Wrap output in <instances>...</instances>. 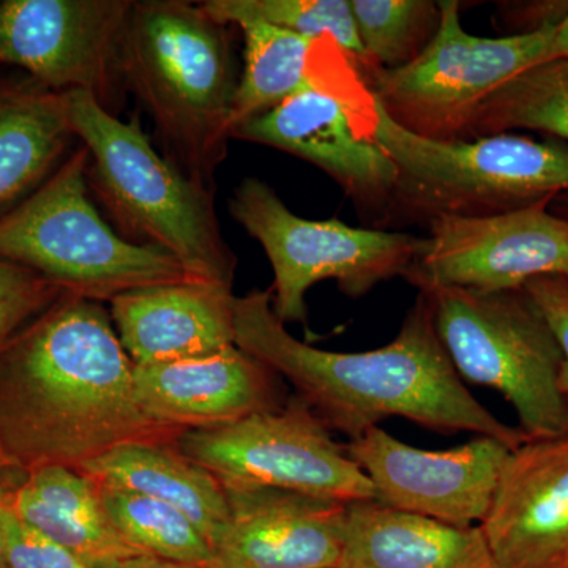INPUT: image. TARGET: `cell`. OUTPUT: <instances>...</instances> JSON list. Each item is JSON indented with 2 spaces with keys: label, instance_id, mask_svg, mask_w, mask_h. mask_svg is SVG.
Segmentation results:
<instances>
[{
  "label": "cell",
  "instance_id": "25",
  "mask_svg": "<svg viewBox=\"0 0 568 568\" xmlns=\"http://www.w3.org/2000/svg\"><path fill=\"white\" fill-rule=\"evenodd\" d=\"M99 491L112 526L141 555L200 567L211 560L207 538L178 508L125 489Z\"/></svg>",
  "mask_w": 568,
  "mask_h": 568
},
{
  "label": "cell",
  "instance_id": "16",
  "mask_svg": "<svg viewBox=\"0 0 568 568\" xmlns=\"http://www.w3.org/2000/svg\"><path fill=\"white\" fill-rule=\"evenodd\" d=\"M231 517L203 568H338L345 504L263 487H224Z\"/></svg>",
  "mask_w": 568,
  "mask_h": 568
},
{
  "label": "cell",
  "instance_id": "20",
  "mask_svg": "<svg viewBox=\"0 0 568 568\" xmlns=\"http://www.w3.org/2000/svg\"><path fill=\"white\" fill-rule=\"evenodd\" d=\"M338 568H495L480 526L458 528L377 500L347 504Z\"/></svg>",
  "mask_w": 568,
  "mask_h": 568
},
{
  "label": "cell",
  "instance_id": "11",
  "mask_svg": "<svg viewBox=\"0 0 568 568\" xmlns=\"http://www.w3.org/2000/svg\"><path fill=\"white\" fill-rule=\"evenodd\" d=\"M375 93L317 89L235 126L233 140L254 142L320 168L353 201L373 230L396 222L398 168L373 138Z\"/></svg>",
  "mask_w": 568,
  "mask_h": 568
},
{
  "label": "cell",
  "instance_id": "34",
  "mask_svg": "<svg viewBox=\"0 0 568 568\" xmlns=\"http://www.w3.org/2000/svg\"><path fill=\"white\" fill-rule=\"evenodd\" d=\"M0 568H10L7 560L6 540H3L2 528H0Z\"/></svg>",
  "mask_w": 568,
  "mask_h": 568
},
{
  "label": "cell",
  "instance_id": "1",
  "mask_svg": "<svg viewBox=\"0 0 568 568\" xmlns=\"http://www.w3.org/2000/svg\"><path fill=\"white\" fill-rule=\"evenodd\" d=\"M182 433L142 410L133 361L100 302L63 295L0 351V447L14 469H81L122 444Z\"/></svg>",
  "mask_w": 568,
  "mask_h": 568
},
{
  "label": "cell",
  "instance_id": "37",
  "mask_svg": "<svg viewBox=\"0 0 568 568\" xmlns=\"http://www.w3.org/2000/svg\"><path fill=\"white\" fill-rule=\"evenodd\" d=\"M566 278L568 280V275L566 276Z\"/></svg>",
  "mask_w": 568,
  "mask_h": 568
},
{
  "label": "cell",
  "instance_id": "2",
  "mask_svg": "<svg viewBox=\"0 0 568 568\" xmlns=\"http://www.w3.org/2000/svg\"><path fill=\"white\" fill-rule=\"evenodd\" d=\"M235 346L294 387L331 432L349 440L402 417L437 433L493 437L511 450L528 437L470 394L440 345L428 295L418 291L394 342L335 353L295 338L272 308V291L235 298Z\"/></svg>",
  "mask_w": 568,
  "mask_h": 568
},
{
  "label": "cell",
  "instance_id": "5",
  "mask_svg": "<svg viewBox=\"0 0 568 568\" xmlns=\"http://www.w3.org/2000/svg\"><path fill=\"white\" fill-rule=\"evenodd\" d=\"M373 138L398 168L396 220L499 215L568 192V145L503 133L435 141L407 132L375 97Z\"/></svg>",
  "mask_w": 568,
  "mask_h": 568
},
{
  "label": "cell",
  "instance_id": "32",
  "mask_svg": "<svg viewBox=\"0 0 568 568\" xmlns=\"http://www.w3.org/2000/svg\"><path fill=\"white\" fill-rule=\"evenodd\" d=\"M562 58L568 59V14L566 20L560 21V24L556 26L547 61Z\"/></svg>",
  "mask_w": 568,
  "mask_h": 568
},
{
  "label": "cell",
  "instance_id": "3",
  "mask_svg": "<svg viewBox=\"0 0 568 568\" xmlns=\"http://www.w3.org/2000/svg\"><path fill=\"white\" fill-rule=\"evenodd\" d=\"M126 92L151 115L166 159L215 190L239 74L231 26L200 2L133 0L122 50Z\"/></svg>",
  "mask_w": 568,
  "mask_h": 568
},
{
  "label": "cell",
  "instance_id": "29",
  "mask_svg": "<svg viewBox=\"0 0 568 568\" xmlns=\"http://www.w3.org/2000/svg\"><path fill=\"white\" fill-rule=\"evenodd\" d=\"M525 290L544 313L552 334L558 339L562 353L560 387L568 414V280L564 275L540 276L526 284Z\"/></svg>",
  "mask_w": 568,
  "mask_h": 568
},
{
  "label": "cell",
  "instance_id": "22",
  "mask_svg": "<svg viewBox=\"0 0 568 568\" xmlns=\"http://www.w3.org/2000/svg\"><path fill=\"white\" fill-rule=\"evenodd\" d=\"M81 473L102 487L152 497L181 510L213 545L230 523L226 488L175 444H122L85 463Z\"/></svg>",
  "mask_w": 568,
  "mask_h": 568
},
{
  "label": "cell",
  "instance_id": "36",
  "mask_svg": "<svg viewBox=\"0 0 568 568\" xmlns=\"http://www.w3.org/2000/svg\"><path fill=\"white\" fill-rule=\"evenodd\" d=\"M564 568H568V559H567L566 566H564Z\"/></svg>",
  "mask_w": 568,
  "mask_h": 568
},
{
  "label": "cell",
  "instance_id": "18",
  "mask_svg": "<svg viewBox=\"0 0 568 568\" xmlns=\"http://www.w3.org/2000/svg\"><path fill=\"white\" fill-rule=\"evenodd\" d=\"M231 287L182 282L118 295L110 315L134 365L166 364L235 345Z\"/></svg>",
  "mask_w": 568,
  "mask_h": 568
},
{
  "label": "cell",
  "instance_id": "28",
  "mask_svg": "<svg viewBox=\"0 0 568 568\" xmlns=\"http://www.w3.org/2000/svg\"><path fill=\"white\" fill-rule=\"evenodd\" d=\"M63 295L44 276L0 257V351Z\"/></svg>",
  "mask_w": 568,
  "mask_h": 568
},
{
  "label": "cell",
  "instance_id": "30",
  "mask_svg": "<svg viewBox=\"0 0 568 568\" xmlns=\"http://www.w3.org/2000/svg\"><path fill=\"white\" fill-rule=\"evenodd\" d=\"M506 21L517 26L518 33H530L556 28L566 20L568 2H518L504 3L499 9Z\"/></svg>",
  "mask_w": 568,
  "mask_h": 568
},
{
  "label": "cell",
  "instance_id": "10",
  "mask_svg": "<svg viewBox=\"0 0 568 568\" xmlns=\"http://www.w3.org/2000/svg\"><path fill=\"white\" fill-rule=\"evenodd\" d=\"M175 447L224 487L284 489L345 506L375 500L346 444L297 395L231 425L183 432Z\"/></svg>",
  "mask_w": 568,
  "mask_h": 568
},
{
  "label": "cell",
  "instance_id": "31",
  "mask_svg": "<svg viewBox=\"0 0 568 568\" xmlns=\"http://www.w3.org/2000/svg\"><path fill=\"white\" fill-rule=\"evenodd\" d=\"M106 568H203L200 566H186V564L170 562L152 556H136V558L122 560Z\"/></svg>",
  "mask_w": 568,
  "mask_h": 568
},
{
  "label": "cell",
  "instance_id": "7",
  "mask_svg": "<svg viewBox=\"0 0 568 568\" xmlns=\"http://www.w3.org/2000/svg\"><path fill=\"white\" fill-rule=\"evenodd\" d=\"M422 293L428 295L436 334L462 379L499 392L514 406L519 432L528 439L568 432L562 353L525 287Z\"/></svg>",
  "mask_w": 568,
  "mask_h": 568
},
{
  "label": "cell",
  "instance_id": "26",
  "mask_svg": "<svg viewBox=\"0 0 568 568\" xmlns=\"http://www.w3.org/2000/svg\"><path fill=\"white\" fill-rule=\"evenodd\" d=\"M203 9L224 24L265 22L308 37H328L353 59L368 82L376 71L355 31L349 0H205Z\"/></svg>",
  "mask_w": 568,
  "mask_h": 568
},
{
  "label": "cell",
  "instance_id": "33",
  "mask_svg": "<svg viewBox=\"0 0 568 568\" xmlns=\"http://www.w3.org/2000/svg\"><path fill=\"white\" fill-rule=\"evenodd\" d=\"M549 211L568 222V192L552 197L551 203H549Z\"/></svg>",
  "mask_w": 568,
  "mask_h": 568
},
{
  "label": "cell",
  "instance_id": "35",
  "mask_svg": "<svg viewBox=\"0 0 568 568\" xmlns=\"http://www.w3.org/2000/svg\"><path fill=\"white\" fill-rule=\"evenodd\" d=\"M14 469L13 463L10 462V458L7 457L6 452L0 447V473L3 470Z\"/></svg>",
  "mask_w": 568,
  "mask_h": 568
},
{
  "label": "cell",
  "instance_id": "21",
  "mask_svg": "<svg viewBox=\"0 0 568 568\" xmlns=\"http://www.w3.org/2000/svg\"><path fill=\"white\" fill-rule=\"evenodd\" d=\"M18 518L92 568H106L144 556L130 547L104 510L99 485L81 470L40 466L26 470L17 487L3 488Z\"/></svg>",
  "mask_w": 568,
  "mask_h": 568
},
{
  "label": "cell",
  "instance_id": "24",
  "mask_svg": "<svg viewBox=\"0 0 568 568\" xmlns=\"http://www.w3.org/2000/svg\"><path fill=\"white\" fill-rule=\"evenodd\" d=\"M529 130L568 145V59H551L521 71L485 100L469 140Z\"/></svg>",
  "mask_w": 568,
  "mask_h": 568
},
{
  "label": "cell",
  "instance_id": "9",
  "mask_svg": "<svg viewBox=\"0 0 568 568\" xmlns=\"http://www.w3.org/2000/svg\"><path fill=\"white\" fill-rule=\"evenodd\" d=\"M440 24L420 55L368 81L377 102L407 132L467 141L485 100L521 71L547 61L556 28L485 39L466 32L457 0L439 2Z\"/></svg>",
  "mask_w": 568,
  "mask_h": 568
},
{
  "label": "cell",
  "instance_id": "15",
  "mask_svg": "<svg viewBox=\"0 0 568 568\" xmlns=\"http://www.w3.org/2000/svg\"><path fill=\"white\" fill-rule=\"evenodd\" d=\"M480 528L495 568L566 566L568 432L510 452Z\"/></svg>",
  "mask_w": 568,
  "mask_h": 568
},
{
  "label": "cell",
  "instance_id": "6",
  "mask_svg": "<svg viewBox=\"0 0 568 568\" xmlns=\"http://www.w3.org/2000/svg\"><path fill=\"white\" fill-rule=\"evenodd\" d=\"M88 168L81 145L0 216V257L31 268L63 294L95 302L156 284L194 282L173 256L126 241L104 222L89 197Z\"/></svg>",
  "mask_w": 568,
  "mask_h": 568
},
{
  "label": "cell",
  "instance_id": "4",
  "mask_svg": "<svg viewBox=\"0 0 568 568\" xmlns=\"http://www.w3.org/2000/svg\"><path fill=\"white\" fill-rule=\"evenodd\" d=\"M69 108L89 155V189L119 234L170 254L194 282L233 290L237 256L224 241L215 190L156 151L140 119L122 121L88 92H69Z\"/></svg>",
  "mask_w": 568,
  "mask_h": 568
},
{
  "label": "cell",
  "instance_id": "19",
  "mask_svg": "<svg viewBox=\"0 0 568 568\" xmlns=\"http://www.w3.org/2000/svg\"><path fill=\"white\" fill-rule=\"evenodd\" d=\"M244 70L235 91L231 133L302 92L368 88L353 59L328 37L301 36L265 22H241Z\"/></svg>",
  "mask_w": 568,
  "mask_h": 568
},
{
  "label": "cell",
  "instance_id": "14",
  "mask_svg": "<svg viewBox=\"0 0 568 568\" xmlns=\"http://www.w3.org/2000/svg\"><path fill=\"white\" fill-rule=\"evenodd\" d=\"M346 450L372 481L377 503L470 528L487 518L511 448L476 436L450 450H424L375 426Z\"/></svg>",
  "mask_w": 568,
  "mask_h": 568
},
{
  "label": "cell",
  "instance_id": "17",
  "mask_svg": "<svg viewBox=\"0 0 568 568\" xmlns=\"http://www.w3.org/2000/svg\"><path fill=\"white\" fill-rule=\"evenodd\" d=\"M280 379L235 345L203 357L134 365L142 410L179 432L220 428L283 406Z\"/></svg>",
  "mask_w": 568,
  "mask_h": 568
},
{
  "label": "cell",
  "instance_id": "23",
  "mask_svg": "<svg viewBox=\"0 0 568 568\" xmlns=\"http://www.w3.org/2000/svg\"><path fill=\"white\" fill-rule=\"evenodd\" d=\"M73 138L69 93L33 81L0 85V216L61 166Z\"/></svg>",
  "mask_w": 568,
  "mask_h": 568
},
{
  "label": "cell",
  "instance_id": "8",
  "mask_svg": "<svg viewBox=\"0 0 568 568\" xmlns=\"http://www.w3.org/2000/svg\"><path fill=\"white\" fill-rule=\"evenodd\" d=\"M230 212L271 261L272 308L284 324L306 323V293L324 280H334L347 297L362 298L381 283L405 276L424 242L338 220L302 219L256 178L235 186Z\"/></svg>",
  "mask_w": 568,
  "mask_h": 568
},
{
  "label": "cell",
  "instance_id": "13",
  "mask_svg": "<svg viewBox=\"0 0 568 568\" xmlns=\"http://www.w3.org/2000/svg\"><path fill=\"white\" fill-rule=\"evenodd\" d=\"M551 201L499 215L439 216L403 278L418 291L521 290L540 276L568 275V222Z\"/></svg>",
  "mask_w": 568,
  "mask_h": 568
},
{
  "label": "cell",
  "instance_id": "27",
  "mask_svg": "<svg viewBox=\"0 0 568 568\" xmlns=\"http://www.w3.org/2000/svg\"><path fill=\"white\" fill-rule=\"evenodd\" d=\"M355 31L376 73L416 61L435 39L439 2L429 0H349Z\"/></svg>",
  "mask_w": 568,
  "mask_h": 568
},
{
  "label": "cell",
  "instance_id": "12",
  "mask_svg": "<svg viewBox=\"0 0 568 568\" xmlns=\"http://www.w3.org/2000/svg\"><path fill=\"white\" fill-rule=\"evenodd\" d=\"M133 0H3L0 63L50 91L88 92L121 112L122 50Z\"/></svg>",
  "mask_w": 568,
  "mask_h": 568
}]
</instances>
